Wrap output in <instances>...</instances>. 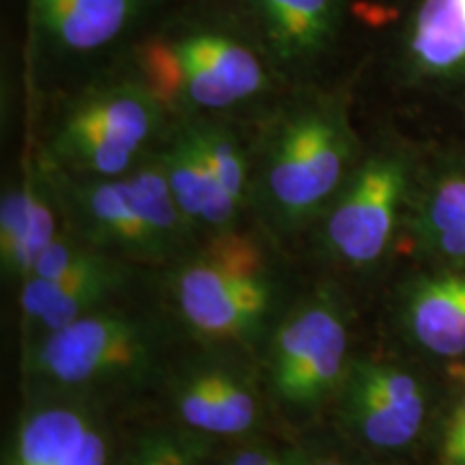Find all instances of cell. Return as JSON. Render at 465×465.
I'll return each instance as SVG.
<instances>
[{
  "instance_id": "obj_21",
  "label": "cell",
  "mask_w": 465,
  "mask_h": 465,
  "mask_svg": "<svg viewBox=\"0 0 465 465\" xmlns=\"http://www.w3.org/2000/svg\"><path fill=\"white\" fill-rule=\"evenodd\" d=\"M441 465H465V392L452 407L440 440Z\"/></svg>"
},
{
  "instance_id": "obj_15",
  "label": "cell",
  "mask_w": 465,
  "mask_h": 465,
  "mask_svg": "<svg viewBox=\"0 0 465 465\" xmlns=\"http://www.w3.org/2000/svg\"><path fill=\"white\" fill-rule=\"evenodd\" d=\"M130 281L124 259L93 250L78 267L52 281H25L20 284V315L31 330V339L75 319L106 308L113 295Z\"/></svg>"
},
{
  "instance_id": "obj_18",
  "label": "cell",
  "mask_w": 465,
  "mask_h": 465,
  "mask_svg": "<svg viewBox=\"0 0 465 465\" xmlns=\"http://www.w3.org/2000/svg\"><path fill=\"white\" fill-rule=\"evenodd\" d=\"M95 420L89 405L67 394L39 401L17 422L5 465H65Z\"/></svg>"
},
{
  "instance_id": "obj_1",
  "label": "cell",
  "mask_w": 465,
  "mask_h": 465,
  "mask_svg": "<svg viewBox=\"0 0 465 465\" xmlns=\"http://www.w3.org/2000/svg\"><path fill=\"white\" fill-rule=\"evenodd\" d=\"M114 65L168 119H257L291 84L223 0H168Z\"/></svg>"
},
{
  "instance_id": "obj_17",
  "label": "cell",
  "mask_w": 465,
  "mask_h": 465,
  "mask_svg": "<svg viewBox=\"0 0 465 465\" xmlns=\"http://www.w3.org/2000/svg\"><path fill=\"white\" fill-rule=\"evenodd\" d=\"M414 194L429 243L446 259L465 261V149L424 144Z\"/></svg>"
},
{
  "instance_id": "obj_19",
  "label": "cell",
  "mask_w": 465,
  "mask_h": 465,
  "mask_svg": "<svg viewBox=\"0 0 465 465\" xmlns=\"http://www.w3.org/2000/svg\"><path fill=\"white\" fill-rule=\"evenodd\" d=\"M405 317L422 349L441 358L465 353V272L420 278L407 298Z\"/></svg>"
},
{
  "instance_id": "obj_4",
  "label": "cell",
  "mask_w": 465,
  "mask_h": 465,
  "mask_svg": "<svg viewBox=\"0 0 465 465\" xmlns=\"http://www.w3.org/2000/svg\"><path fill=\"white\" fill-rule=\"evenodd\" d=\"M171 130L151 93L121 65L54 93L39 158L75 179H110L149 160Z\"/></svg>"
},
{
  "instance_id": "obj_9",
  "label": "cell",
  "mask_w": 465,
  "mask_h": 465,
  "mask_svg": "<svg viewBox=\"0 0 465 465\" xmlns=\"http://www.w3.org/2000/svg\"><path fill=\"white\" fill-rule=\"evenodd\" d=\"M424 144L391 127L366 134L364 153L323 213L325 246L349 265H371L386 252L401 207L414 192Z\"/></svg>"
},
{
  "instance_id": "obj_23",
  "label": "cell",
  "mask_w": 465,
  "mask_h": 465,
  "mask_svg": "<svg viewBox=\"0 0 465 465\" xmlns=\"http://www.w3.org/2000/svg\"><path fill=\"white\" fill-rule=\"evenodd\" d=\"M287 459H289V465H369L360 461V459L332 455V452H328V455H317V452L308 455V452L300 450V452H291V455H287Z\"/></svg>"
},
{
  "instance_id": "obj_12",
  "label": "cell",
  "mask_w": 465,
  "mask_h": 465,
  "mask_svg": "<svg viewBox=\"0 0 465 465\" xmlns=\"http://www.w3.org/2000/svg\"><path fill=\"white\" fill-rule=\"evenodd\" d=\"M342 427L373 450H403L414 444L427 418L422 383L401 366L356 360L336 392Z\"/></svg>"
},
{
  "instance_id": "obj_22",
  "label": "cell",
  "mask_w": 465,
  "mask_h": 465,
  "mask_svg": "<svg viewBox=\"0 0 465 465\" xmlns=\"http://www.w3.org/2000/svg\"><path fill=\"white\" fill-rule=\"evenodd\" d=\"M223 465H289L287 455L267 449V446H248V449L232 452Z\"/></svg>"
},
{
  "instance_id": "obj_7",
  "label": "cell",
  "mask_w": 465,
  "mask_h": 465,
  "mask_svg": "<svg viewBox=\"0 0 465 465\" xmlns=\"http://www.w3.org/2000/svg\"><path fill=\"white\" fill-rule=\"evenodd\" d=\"M168 0H26L33 72L52 93L113 67Z\"/></svg>"
},
{
  "instance_id": "obj_11",
  "label": "cell",
  "mask_w": 465,
  "mask_h": 465,
  "mask_svg": "<svg viewBox=\"0 0 465 465\" xmlns=\"http://www.w3.org/2000/svg\"><path fill=\"white\" fill-rule=\"evenodd\" d=\"M345 312L328 291L300 302L278 323L270 342V388L278 403L308 414L339 392L347 373Z\"/></svg>"
},
{
  "instance_id": "obj_5",
  "label": "cell",
  "mask_w": 465,
  "mask_h": 465,
  "mask_svg": "<svg viewBox=\"0 0 465 465\" xmlns=\"http://www.w3.org/2000/svg\"><path fill=\"white\" fill-rule=\"evenodd\" d=\"M48 171L67 224L100 252L130 261H168L188 242L192 226L179 212L155 153L110 179L65 177L50 166Z\"/></svg>"
},
{
  "instance_id": "obj_10",
  "label": "cell",
  "mask_w": 465,
  "mask_h": 465,
  "mask_svg": "<svg viewBox=\"0 0 465 465\" xmlns=\"http://www.w3.org/2000/svg\"><path fill=\"white\" fill-rule=\"evenodd\" d=\"M291 86L345 83L353 0H223Z\"/></svg>"
},
{
  "instance_id": "obj_2",
  "label": "cell",
  "mask_w": 465,
  "mask_h": 465,
  "mask_svg": "<svg viewBox=\"0 0 465 465\" xmlns=\"http://www.w3.org/2000/svg\"><path fill=\"white\" fill-rule=\"evenodd\" d=\"M345 83L381 125L418 119L465 130V0H353Z\"/></svg>"
},
{
  "instance_id": "obj_14",
  "label": "cell",
  "mask_w": 465,
  "mask_h": 465,
  "mask_svg": "<svg viewBox=\"0 0 465 465\" xmlns=\"http://www.w3.org/2000/svg\"><path fill=\"white\" fill-rule=\"evenodd\" d=\"M173 407L182 427L205 438H235L257 429L261 403L257 388L237 366L196 362L177 377Z\"/></svg>"
},
{
  "instance_id": "obj_20",
  "label": "cell",
  "mask_w": 465,
  "mask_h": 465,
  "mask_svg": "<svg viewBox=\"0 0 465 465\" xmlns=\"http://www.w3.org/2000/svg\"><path fill=\"white\" fill-rule=\"evenodd\" d=\"M207 438L190 429H149L134 440L121 465H201Z\"/></svg>"
},
{
  "instance_id": "obj_8",
  "label": "cell",
  "mask_w": 465,
  "mask_h": 465,
  "mask_svg": "<svg viewBox=\"0 0 465 465\" xmlns=\"http://www.w3.org/2000/svg\"><path fill=\"white\" fill-rule=\"evenodd\" d=\"M158 353L153 323L106 306L28 341L25 371L54 394H75L141 380Z\"/></svg>"
},
{
  "instance_id": "obj_6",
  "label": "cell",
  "mask_w": 465,
  "mask_h": 465,
  "mask_svg": "<svg viewBox=\"0 0 465 465\" xmlns=\"http://www.w3.org/2000/svg\"><path fill=\"white\" fill-rule=\"evenodd\" d=\"M171 298L183 323L212 342L252 341L276 306L265 250L246 232H213L174 267Z\"/></svg>"
},
{
  "instance_id": "obj_13",
  "label": "cell",
  "mask_w": 465,
  "mask_h": 465,
  "mask_svg": "<svg viewBox=\"0 0 465 465\" xmlns=\"http://www.w3.org/2000/svg\"><path fill=\"white\" fill-rule=\"evenodd\" d=\"M63 207L48 166L33 153L20 179L0 201V270L7 282L22 284L45 248L61 235Z\"/></svg>"
},
{
  "instance_id": "obj_16",
  "label": "cell",
  "mask_w": 465,
  "mask_h": 465,
  "mask_svg": "<svg viewBox=\"0 0 465 465\" xmlns=\"http://www.w3.org/2000/svg\"><path fill=\"white\" fill-rule=\"evenodd\" d=\"M155 158L166 174L179 212L192 229L205 226L218 232L237 224L243 209L220 185L190 121H173Z\"/></svg>"
},
{
  "instance_id": "obj_3",
  "label": "cell",
  "mask_w": 465,
  "mask_h": 465,
  "mask_svg": "<svg viewBox=\"0 0 465 465\" xmlns=\"http://www.w3.org/2000/svg\"><path fill=\"white\" fill-rule=\"evenodd\" d=\"M347 83L295 84L254 121L250 207L281 231L328 212L364 153Z\"/></svg>"
}]
</instances>
